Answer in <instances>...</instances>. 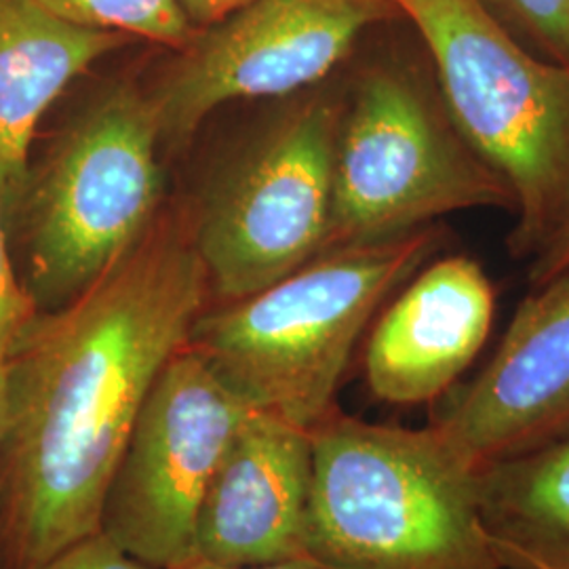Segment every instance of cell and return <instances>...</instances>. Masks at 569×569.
Wrapping results in <instances>:
<instances>
[{
	"instance_id": "7",
	"label": "cell",
	"mask_w": 569,
	"mask_h": 569,
	"mask_svg": "<svg viewBox=\"0 0 569 569\" xmlns=\"http://www.w3.org/2000/svg\"><path fill=\"white\" fill-rule=\"evenodd\" d=\"M251 409L183 346L150 390L103 496L100 529L154 569L194 561L213 472Z\"/></svg>"
},
{
	"instance_id": "18",
	"label": "cell",
	"mask_w": 569,
	"mask_h": 569,
	"mask_svg": "<svg viewBox=\"0 0 569 569\" xmlns=\"http://www.w3.org/2000/svg\"><path fill=\"white\" fill-rule=\"evenodd\" d=\"M37 569H154L131 557L102 529L68 545Z\"/></svg>"
},
{
	"instance_id": "6",
	"label": "cell",
	"mask_w": 569,
	"mask_h": 569,
	"mask_svg": "<svg viewBox=\"0 0 569 569\" xmlns=\"http://www.w3.org/2000/svg\"><path fill=\"white\" fill-rule=\"evenodd\" d=\"M477 207L515 209L509 183L467 142L437 82L373 68L340 112L326 251L378 243Z\"/></svg>"
},
{
	"instance_id": "14",
	"label": "cell",
	"mask_w": 569,
	"mask_h": 569,
	"mask_svg": "<svg viewBox=\"0 0 569 569\" xmlns=\"http://www.w3.org/2000/svg\"><path fill=\"white\" fill-rule=\"evenodd\" d=\"M483 526L509 569H569V435L475 472Z\"/></svg>"
},
{
	"instance_id": "22",
	"label": "cell",
	"mask_w": 569,
	"mask_h": 569,
	"mask_svg": "<svg viewBox=\"0 0 569 569\" xmlns=\"http://www.w3.org/2000/svg\"><path fill=\"white\" fill-rule=\"evenodd\" d=\"M9 342H0V458H2V439H4V359Z\"/></svg>"
},
{
	"instance_id": "17",
	"label": "cell",
	"mask_w": 569,
	"mask_h": 569,
	"mask_svg": "<svg viewBox=\"0 0 569 569\" xmlns=\"http://www.w3.org/2000/svg\"><path fill=\"white\" fill-rule=\"evenodd\" d=\"M7 204L9 182L4 171L0 169V342H9L16 336V331L37 312V306L26 291V284L21 283L9 256L4 224Z\"/></svg>"
},
{
	"instance_id": "10",
	"label": "cell",
	"mask_w": 569,
	"mask_h": 569,
	"mask_svg": "<svg viewBox=\"0 0 569 569\" xmlns=\"http://www.w3.org/2000/svg\"><path fill=\"white\" fill-rule=\"evenodd\" d=\"M488 467L569 435V268L536 284L486 369L430 425Z\"/></svg>"
},
{
	"instance_id": "20",
	"label": "cell",
	"mask_w": 569,
	"mask_h": 569,
	"mask_svg": "<svg viewBox=\"0 0 569 569\" xmlns=\"http://www.w3.org/2000/svg\"><path fill=\"white\" fill-rule=\"evenodd\" d=\"M251 0H178L183 16L194 30H203L216 21L224 20L232 11L241 9Z\"/></svg>"
},
{
	"instance_id": "15",
	"label": "cell",
	"mask_w": 569,
	"mask_h": 569,
	"mask_svg": "<svg viewBox=\"0 0 569 569\" xmlns=\"http://www.w3.org/2000/svg\"><path fill=\"white\" fill-rule=\"evenodd\" d=\"M61 20L182 49L194 37L178 0H32Z\"/></svg>"
},
{
	"instance_id": "2",
	"label": "cell",
	"mask_w": 569,
	"mask_h": 569,
	"mask_svg": "<svg viewBox=\"0 0 569 569\" xmlns=\"http://www.w3.org/2000/svg\"><path fill=\"white\" fill-rule=\"evenodd\" d=\"M310 439L306 557L327 569H509L481 519L477 470L435 428L333 409Z\"/></svg>"
},
{
	"instance_id": "16",
	"label": "cell",
	"mask_w": 569,
	"mask_h": 569,
	"mask_svg": "<svg viewBox=\"0 0 569 569\" xmlns=\"http://www.w3.org/2000/svg\"><path fill=\"white\" fill-rule=\"evenodd\" d=\"M477 2L536 56L569 68V0Z\"/></svg>"
},
{
	"instance_id": "21",
	"label": "cell",
	"mask_w": 569,
	"mask_h": 569,
	"mask_svg": "<svg viewBox=\"0 0 569 569\" xmlns=\"http://www.w3.org/2000/svg\"><path fill=\"white\" fill-rule=\"evenodd\" d=\"M182 569H327L319 561L310 559V557H296V559H284L277 563H264V566H249V568H222V566H213V563H204V561H192Z\"/></svg>"
},
{
	"instance_id": "13",
	"label": "cell",
	"mask_w": 569,
	"mask_h": 569,
	"mask_svg": "<svg viewBox=\"0 0 569 569\" xmlns=\"http://www.w3.org/2000/svg\"><path fill=\"white\" fill-rule=\"evenodd\" d=\"M127 41L119 32L61 20L32 0H0V169L9 194L26 178L44 112L70 82Z\"/></svg>"
},
{
	"instance_id": "4",
	"label": "cell",
	"mask_w": 569,
	"mask_h": 569,
	"mask_svg": "<svg viewBox=\"0 0 569 569\" xmlns=\"http://www.w3.org/2000/svg\"><path fill=\"white\" fill-rule=\"evenodd\" d=\"M427 44L443 103L515 199L510 249L533 256L569 211V68L477 0H390Z\"/></svg>"
},
{
	"instance_id": "8",
	"label": "cell",
	"mask_w": 569,
	"mask_h": 569,
	"mask_svg": "<svg viewBox=\"0 0 569 569\" xmlns=\"http://www.w3.org/2000/svg\"><path fill=\"white\" fill-rule=\"evenodd\" d=\"M340 112L323 100L302 106L207 207L197 251L226 300L253 296L326 251Z\"/></svg>"
},
{
	"instance_id": "12",
	"label": "cell",
	"mask_w": 569,
	"mask_h": 569,
	"mask_svg": "<svg viewBox=\"0 0 569 569\" xmlns=\"http://www.w3.org/2000/svg\"><path fill=\"white\" fill-rule=\"evenodd\" d=\"M496 291L467 256L425 266L373 327L369 390L385 403L420 406L446 395L488 340Z\"/></svg>"
},
{
	"instance_id": "5",
	"label": "cell",
	"mask_w": 569,
	"mask_h": 569,
	"mask_svg": "<svg viewBox=\"0 0 569 569\" xmlns=\"http://www.w3.org/2000/svg\"><path fill=\"white\" fill-rule=\"evenodd\" d=\"M159 136L152 100L121 87L68 124L26 173L16 194L37 310L70 302L148 237L163 183Z\"/></svg>"
},
{
	"instance_id": "19",
	"label": "cell",
	"mask_w": 569,
	"mask_h": 569,
	"mask_svg": "<svg viewBox=\"0 0 569 569\" xmlns=\"http://www.w3.org/2000/svg\"><path fill=\"white\" fill-rule=\"evenodd\" d=\"M533 264L529 270L531 283H545L550 277L569 268V211L563 220L552 230L545 244L531 256Z\"/></svg>"
},
{
	"instance_id": "1",
	"label": "cell",
	"mask_w": 569,
	"mask_h": 569,
	"mask_svg": "<svg viewBox=\"0 0 569 569\" xmlns=\"http://www.w3.org/2000/svg\"><path fill=\"white\" fill-rule=\"evenodd\" d=\"M197 244L146 237L77 298L37 310L4 359L0 569H37L100 529L143 403L203 312Z\"/></svg>"
},
{
	"instance_id": "9",
	"label": "cell",
	"mask_w": 569,
	"mask_h": 569,
	"mask_svg": "<svg viewBox=\"0 0 569 569\" xmlns=\"http://www.w3.org/2000/svg\"><path fill=\"white\" fill-rule=\"evenodd\" d=\"M390 0H251L203 28L152 98L161 136L183 138L220 106L281 98L326 79Z\"/></svg>"
},
{
	"instance_id": "3",
	"label": "cell",
	"mask_w": 569,
	"mask_h": 569,
	"mask_svg": "<svg viewBox=\"0 0 569 569\" xmlns=\"http://www.w3.org/2000/svg\"><path fill=\"white\" fill-rule=\"evenodd\" d=\"M432 226L350 244L262 291L201 312L188 346L253 411L319 425L367 323L439 249Z\"/></svg>"
},
{
	"instance_id": "11",
	"label": "cell",
	"mask_w": 569,
	"mask_h": 569,
	"mask_svg": "<svg viewBox=\"0 0 569 569\" xmlns=\"http://www.w3.org/2000/svg\"><path fill=\"white\" fill-rule=\"evenodd\" d=\"M310 430L249 411L204 493L194 561L249 568L306 557Z\"/></svg>"
}]
</instances>
